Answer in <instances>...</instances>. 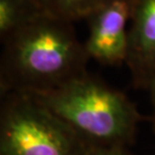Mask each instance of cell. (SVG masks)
<instances>
[{
  "label": "cell",
  "instance_id": "1",
  "mask_svg": "<svg viewBox=\"0 0 155 155\" xmlns=\"http://www.w3.org/2000/svg\"><path fill=\"white\" fill-rule=\"evenodd\" d=\"M1 42V94L48 92L88 73L85 43L69 21L42 14Z\"/></svg>",
  "mask_w": 155,
  "mask_h": 155
},
{
  "label": "cell",
  "instance_id": "2",
  "mask_svg": "<svg viewBox=\"0 0 155 155\" xmlns=\"http://www.w3.org/2000/svg\"><path fill=\"white\" fill-rule=\"evenodd\" d=\"M31 95L92 147H129L143 120L123 92L89 73L51 91Z\"/></svg>",
  "mask_w": 155,
  "mask_h": 155
},
{
  "label": "cell",
  "instance_id": "3",
  "mask_svg": "<svg viewBox=\"0 0 155 155\" xmlns=\"http://www.w3.org/2000/svg\"><path fill=\"white\" fill-rule=\"evenodd\" d=\"M91 148L31 94H1L0 155H88Z\"/></svg>",
  "mask_w": 155,
  "mask_h": 155
},
{
  "label": "cell",
  "instance_id": "4",
  "mask_svg": "<svg viewBox=\"0 0 155 155\" xmlns=\"http://www.w3.org/2000/svg\"><path fill=\"white\" fill-rule=\"evenodd\" d=\"M132 14V0H107L88 19L85 43L89 58L99 64L117 67L126 64Z\"/></svg>",
  "mask_w": 155,
  "mask_h": 155
},
{
  "label": "cell",
  "instance_id": "5",
  "mask_svg": "<svg viewBox=\"0 0 155 155\" xmlns=\"http://www.w3.org/2000/svg\"><path fill=\"white\" fill-rule=\"evenodd\" d=\"M126 66L136 89L147 90L155 80V0H132Z\"/></svg>",
  "mask_w": 155,
  "mask_h": 155
},
{
  "label": "cell",
  "instance_id": "6",
  "mask_svg": "<svg viewBox=\"0 0 155 155\" xmlns=\"http://www.w3.org/2000/svg\"><path fill=\"white\" fill-rule=\"evenodd\" d=\"M42 14L46 13L36 0H0V38L3 40Z\"/></svg>",
  "mask_w": 155,
  "mask_h": 155
},
{
  "label": "cell",
  "instance_id": "7",
  "mask_svg": "<svg viewBox=\"0 0 155 155\" xmlns=\"http://www.w3.org/2000/svg\"><path fill=\"white\" fill-rule=\"evenodd\" d=\"M107 0H36L40 8L51 16L75 22L88 19Z\"/></svg>",
  "mask_w": 155,
  "mask_h": 155
},
{
  "label": "cell",
  "instance_id": "8",
  "mask_svg": "<svg viewBox=\"0 0 155 155\" xmlns=\"http://www.w3.org/2000/svg\"><path fill=\"white\" fill-rule=\"evenodd\" d=\"M88 155H134L126 146H93Z\"/></svg>",
  "mask_w": 155,
  "mask_h": 155
},
{
  "label": "cell",
  "instance_id": "9",
  "mask_svg": "<svg viewBox=\"0 0 155 155\" xmlns=\"http://www.w3.org/2000/svg\"><path fill=\"white\" fill-rule=\"evenodd\" d=\"M147 91L149 92L150 95V103H151V108H152V112H151V116L149 118V121L151 123V128L152 131L155 134V80L151 83L149 88L147 89Z\"/></svg>",
  "mask_w": 155,
  "mask_h": 155
}]
</instances>
